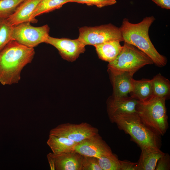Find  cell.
Listing matches in <instances>:
<instances>
[{
    "label": "cell",
    "instance_id": "obj_12",
    "mask_svg": "<svg viewBox=\"0 0 170 170\" xmlns=\"http://www.w3.org/2000/svg\"><path fill=\"white\" fill-rule=\"evenodd\" d=\"M42 0H25L17 7L14 13L6 19L12 26L27 22L34 23L31 17Z\"/></svg>",
    "mask_w": 170,
    "mask_h": 170
},
{
    "label": "cell",
    "instance_id": "obj_27",
    "mask_svg": "<svg viewBox=\"0 0 170 170\" xmlns=\"http://www.w3.org/2000/svg\"><path fill=\"white\" fill-rule=\"evenodd\" d=\"M120 170H136L137 162L125 160H120Z\"/></svg>",
    "mask_w": 170,
    "mask_h": 170
},
{
    "label": "cell",
    "instance_id": "obj_16",
    "mask_svg": "<svg viewBox=\"0 0 170 170\" xmlns=\"http://www.w3.org/2000/svg\"><path fill=\"white\" fill-rule=\"evenodd\" d=\"M120 42L113 40L95 45L99 58L109 63L114 60L122 49Z\"/></svg>",
    "mask_w": 170,
    "mask_h": 170
},
{
    "label": "cell",
    "instance_id": "obj_5",
    "mask_svg": "<svg viewBox=\"0 0 170 170\" xmlns=\"http://www.w3.org/2000/svg\"><path fill=\"white\" fill-rule=\"evenodd\" d=\"M151 59L133 45L124 42L122 48L116 58L108 65L109 71H126L134 74L147 65L153 64Z\"/></svg>",
    "mask_w": 170,
    "mask_h": 170
},
{
    "label": "cell",
    "instance_id": "obj_19",
    "mask_svg": "<svg viewBox=\"0 0 170 170\" xmlns=\"http://www.w3.org/2000/svg\"><path fill=\"white\" fill-rule=\"evenodd\" d=\"M152 96L166 99L170 94V82L166 78L158 74L151 79Z\"/></svg>",
    "mask_w": 170,
    "mask_h": 170
},
{
    "label": "cell",
    "instance_id": "obj_1",
    "mask_svg": "<svg viewBox=\"0 0 170 170\" xmlns=\"http://www.w3.org/2000/svg\"><path fill=\"white\" fill-rule=\"evenodd\" d=\"M35 54L34 48L10 41L0 51V83L3 85L18 83L22 70Z\"/></svg>",
    "mask_w": 170,
    "mask_h": 170
},
{
    "label": "cell",
    "instance_id": "obj_21",
    "mask_svg": "<svg viewBox=\"0 0 170 170\" xmlns=\"http://www.w3.org/2000/svg\"><path fill=\"white\" fill-rule=\"evenodd\" d=\"M13 29L6 19H0V51L12 40Z\"/></svg>",
    "mask_w": 170,
    "mask_h": 170
},
{
    "label": "cell",
    "instance_id": "obj_8",
    "mask_svg": "<svg viewBox=\"0 0 170 170\" xmlns=\"http://www.w3.org/2000/svg\"><path fill=\"white\" fill-rule=\"evenodd\" d=\"M98 131L97 128L87 122L78 124L65 123L51 129L49 134L65 137L79 143L98 133Z\"/></svg>",
    "mask_w": 170,
    "mask_h": 170
},
{
    "label": "cell",
    "instance_id": "obj_3",
    "mask_svg": "<svg viewBox=\"0 0 170 170\" xmlns=\"http://www.w3.org/2000/svg\"><path fill=\"white\" fill-rule=\"evenodd\" d=\"M109 117L110 122L128 134L141 149L149 147L160 148L161 136L145 125L136 113L116 114Z\"/></svg>",
    "mask_w": 170,
    "mask_h": 170
},
{
    "label": "cell",
    "instance_id": "obj_23",
    "mask_svg": "<svg viewBox=\"0 0 170 170\" xmlns=\"http://www.w3.org/2000/svg\"><path fill=\"white\" fill-rule=\"evenodd\" d=\"M25 0H0V19H7Z\"/></svg>",
    "mask_w": 170,
    "mask_h": 170
},
{
    "label": "cell",
    "instance_id": "obj_25",
    "mask_svg": "<svg viewBox=\"0 0 170 170\" xmlns=\"http://www.w3.org/2000/svg\"><path fill=\"white\" fill-rule=\"evenodd\" d=\"M71 2L85 4L88 6L95 5L101 8L115 4L116 0H71Z\"/></svg>",
    "mask_w": 170,
    "mask_h": 170
},
{
    "label": "cell",
    "instance_id": "obj_28",
    "mask_svg": "<svg viewBox=\"0 0 170 170\" xmlns=\"http://www.w3.org/2000/svg\"><path fill=\"white\" fill-rule=\"evenodd\" d=\"M152 1L162 8L170 9V0H152Z\"/></svg>",
    "mask_w": 170,
    "mask_h": 170
},
{
    "label": "cell",
    "instance_id": "obj_24",
    "mask_svg": "<svg viewBox=\"0 0 170 170\" xmlns=\"http://www.w3.org/2000/svg\"><path fill=\"white\" fill-rule=\"evenodd\" d=\"M82 170H102L100 167L98 158L94 157L83 156Z\"/></svg>",
    "mask_w": 170,
    "mask_h": 170
},
{
    "label": "cell",
    "instance_id": "obj_22",
    "mask_svg": "<svg viewBox=\"0 0 170 170\" xmlns=\"http://www.w3.org/2000/svg\"><path fill=\"white\" fill-rule=\"evenodd\" d=\"M98 160L102 170H120V160L113 153L102 156Z\"/></svg>",
    "mask_w": 170,
    "mask_h": 170
},
{
    "label": "cell",
    "instance_id": "obj_15",
    "mask_svg": "<svg viewBox=\"0 0 170 170\" xmlns=\"http://www.w3.org/2000/svg\"><path fill=\"white\" fill-rule=\"evenodd\" d=\"M136 170H154L157 161L165 153L160 148L149 147L141 149Z\"/></svg>",
    "mask_w": 170,
    "mask_h": 170
},
{
    "label": "cell",
    "instance_id": "obj_20",
    "mask_svg": "<svg viewBox=\"0 0 170 170\" xmlns=\"http://www.w3.org/2000/svg\"><path fill=\"white\" fill-rule=\"evenodd\" d=\"M71 2V0H42L32 15L31 18L34 23L37 20L36 17L60 8L64 4Z\"/></svg>",
    "mask_w": 170,
    "mask_h": 170
},
{
    "label": "cell",
    "instance_id": "obj_26",
    "mask_svg": "<svg viewBox=\"0 0 170 170\" xmlns=\"http://www.w3.org/2000/svg\"><path fill=\"white\" fill-rule=\"evenodd\" d=\"M170 169V156L168 153H164L157 161L155 170H168Z\"/></svg>",
    "mask_w": 170,
    "mask_h": 170
},
{
    "label": "cell",
    "instance_id": "obj_4",
    "mask_svg": "<svg viewBox=\"0 0 170 170\" xmlns=\"http://www.w3.org/2000/svg\"><path fill=\"white\" fill-rule=\"evenodd\" d=\"M166 100L152 96L145 101H139L136 107L142 122L161 136L165 134L168 127Z\"/></svg>",
    "mask_w": 170,
    "mask_h": 170
},
{
    "label": "cell",
    "instance_id": "obj_18",
    "mask_svg": "<svg viewBox=\"0 0 170 170\" xmlns=\"http://www.w3.org/2000/svg\"><path fill=\"white\" fill-rule=\"evenodd\" d=\"M131 96L139 101H145L152 96L151 79H133Z\"/></svg>",
    "mask_w": 170,
    "mask_h": 170
},
{
    "label": "cell",
    "instance_id": "obj_13",
    "mask_svg": "<svg viewBox=\"0 0 170 170\" xmlns=\"http://www.w3.org/2000/svg\"><path fill=\"white\" fill-rule=\"evenodd\" d=\"M138 102L131 96L119 98L111 96L107 101L108 116L118 114L136 113V107Z\"/></svg>",
    "mask_w": 170,
    "mask_h": 170
},
{
    "label": "cell",
    "instance_id": "obj_9",
    "mask_svg": "<svg viewBox=\"0 0 170 170\" xmlns=\"http://www.w3.org/2000/svg\"><path fill=\"white\" fill-rule=\"evenodd\" d=\"M44 43L54 46L58 50L63 59L71 62L76 60L85 51V46L78 38L71 39L55 38L49 36Z\"/></svg>",
    "mask_w": 170,
    "mask_h": 170
},
{
    "label": "cell",
    "instance_id": "obj_29",
    "mask_svg": "<svg viewBox=\"0 0 170 170\" xmlns=\"http://www.w3.org/2000/svg\"><path fill=\"white\" fill-rule=\"evenodd\" d=\"M47 157L49 164L50 169L51 170H55L54 162L52 156V153H49L47 155Z\"/></svg>",
    "mask_w": 170,
    "mask_h": 170
},
{
    "label": "cell",
    "instance_id": "obj_14",
    "mask_svg": "<svg viewBox=\"0 0 170 170\" xmlns=\"http://www.w3.org/2000/svg\"><path fill=\"white\" fill-rule=\"evenodd\" d=\"M55 170H82L83 156L75 151L54 155L52 153Z\"/></svg>",
    "mask_w": 170,
    "mask_h": 170
},
{
    "label": "cell",
    "instance_id": "obj_6",
    "mask_svg": "<svg viewBox=\"0 0 170 170\" xmlns=\"http://www.w3.org/2000/svg\"><path fill=\"white\" fill-rule=\"evenodd\" d=\"M78 38L85 46H94L113 40L123 41L119 27L111 23L98 26L82 27L79 29Z\"/></svg>",
    "mask_w": 170,
    "mask_h": 170
},
{
    "label": "cell",
    "instance_id": "obj_17",
    "mask_svg": "<svg viewBox=\"0 0 170 170\" xmlns=\"http://www.w3.org/2000/svg\"><path fill=\"white\" fill-rule=\"evenodd\" d=\"M47 143L54 155L74 151L78 143L65 137L50 134Z\"/></svg>",
    "mask_w": 170,
    "mask_h": 170
},
{
    "label": "cell",
    "instance_id": "obj_10",
    "mask_svg": "<svg viewBox=\"0 0 170 170\" xmlns=\"http://www.w3.org/2000/svg\"><path fill=\"white\" fill-rule=\"evenodd\" d=\"M74 151L83 156L98 158L113 153L110 147L98 133L78 143Z\"/></svg>",
    "mask_w": 170,
    "mask_h": 170
},
{
    "label": "cell",
    "instance_id": "obj_2",
    "mask_svg": "<svg viewBox=\"0 0 170 170\" xmlns=\"http://www.w3.org/2000/svg\"><path fill=\"white\" fill-rule=\"evenodd\" d=\"M155 20L153 16H146L140 22L134 24L124 18L119 28L123 42L138 48L148 56L155 65L162 67L166 65L167 59L157 51L149 35V28Z\"/></svg>",
    "mask_w": 170,
    "mask_h": 170
},
{
    "label": "cell",
    "instance_id": "obj_11",
    "mask_svg": "<svg viewBox=\"0 0 170 170\" xmlns=\"http://www.w3.org/2000/svg\"><path fill=\"white\" fill-rule=\"evenodd\" d=\"M109 72L113 88L112 96L115 98L128 96L132 89L133 74L126 71Z\"/></svg>",
    "mask_w": 170,
    "mask_h": 170
},
{
    "label": "cell",
    "instance_id": "obj_7",
    "mask_svg": "<svg viewBox=\"0 0 170 170\" xmlns=\"http://www.w3.org/2000/svg\"><path fill=\"white\" fill-rule=\"evenodd\" d=\"M50 28L46 24L40 26H31L30 22L22 23L13 26L12 40L30 48H34L44 43L49 36Z\"/></svg>",
    "mask_w": 170,
    "mask_h": 170
}]
</instances>
